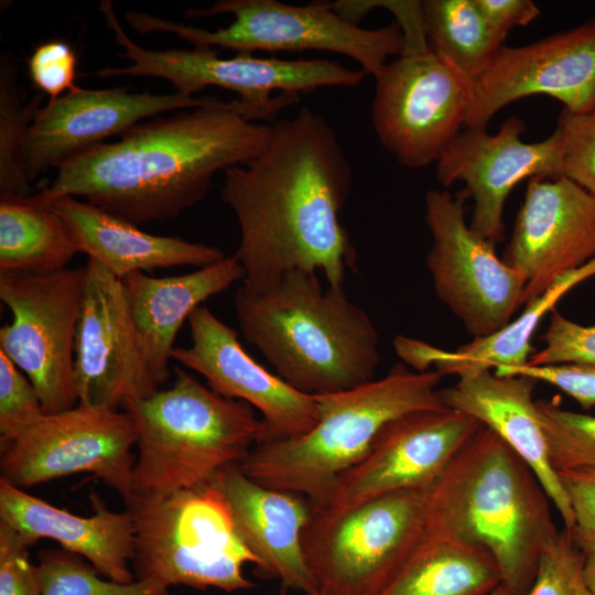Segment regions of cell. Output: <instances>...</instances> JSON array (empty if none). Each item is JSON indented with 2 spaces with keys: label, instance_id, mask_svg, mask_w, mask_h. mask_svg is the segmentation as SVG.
I'll return each mask as SVG.
<instances>
[{
  "label": "cell",
  "instance_id": "cell-42",
  "mask_svg": "<svg viewBox=\"0 0 595 595\" xmlns=\"http://www.w3.org/2000/svg\"><path fill=\"white\" fill-rule=\"evenodd\" d=\"M556 474L574 515L573 540L585 555L595 554V470Z\"/></svg>",
  "mask_w": 595,
  "mask_h": 595
},
{
  "label": "cell",
  "instance_id": "cell-37",
  "mask_svg": "<svg viewBox=\"0 0 595 595\" xmlns=\"http://www.w3.org/2000/svg\"><path fill=\"white\" fill-rule=\"evenodd\" d=\"M544 346L534 351L530 366H547L569 363L595 365V324L581 325L555 309L551 311L549 326L542 335Z\"/></svg>",
  "mask_w": 595,
  "mask_h": 595
},
{
  "label": "cell",
  "instance_id": "cell-19",
  "mask_svg": "<svg viewBox=\"0 0 595 595\" xmlns=\"http://www.w3.org/2000/svg\"><path fill=\"white\" fill-rule=\"evenodd\" d=\"M192 344L172 359L202 375L216 393L244 401L262 414L257 443L301 435L317 422L315 397L268 371L241 346L237 332L206 306L188 317Z\"/></svg>",
  "mask_w": 595,
  "mask_h": 595
},
{
  "label": "cell",
  "instance_id": "cell-31",
  "mask_svg": "<svg viewBox=\"0 0 595 595\" xmlns=\"http://www.w3.org/2000/svg\"><path fill=\"white\" fill-rule=\"evenodd\" d=\"M43 95L29 102L22 100L13 63L1 57L0 63V193L31 194L24 170V141Z\"/></svg>",
  "mask_w": 595,
  "mask_h": 595
},
{
  "label": "cell",
  "instance_id": "cell-34",
  "mask_svg": "<svg viewBox=\"0 0 595 595\" xmlns=\"http://www.w3.org/2000/svg\"><path fill=\"white\" fill-rule=\"evenodd\" d=\"M586 555L569 529L558 530L542 550L527 595H592L585 578Z\"/></svg>",
  "mask_w": 595,
  "mask_h": 595
},
{
  "label": "cell",
  "instance_id": "cell-27",
  "mask_svg": "<svg viewBox=\"0 0 595 595\" xmlns=\"http://www.w3.org/2000/svg\"><path fill=\"white\" fill-rule=\"evenodd\" d=\"M595 275V258L583 267L559 278L541 296L524 305L523 312L498 332L476 337L454 350H445L423 340L398 336L393 342L397 355L416 371L435 367L440 375L515 368L527 365L533 354L531 338L544 315L571 289Z\"/></svg>",
  "mask_w": 595,
  "mask_h": 595
},
{
  "label": "cell",
  "instance_id": "cell-23",
  "mask_svg": "<svg viewBox=\"0 0 595 595\" xmlns=\"http://www.w3.org/2000/svg\"><path fill=\"white\" fill-rule=\"evenodd\" d=\"M91 506L94 513L88 517L73 515L0 478V521L29 547L41 539L54 540L63 550L85 558L106 578L133 582L131 515L109 510L96 494H91Z\"/></svg>",
  "mask_w": 595,
  "mask_h": 595
},
{
  "label": "cell",
  "instance_id": "cell-18",
  "mask_svg": "<svg viewBox=\"0 0 595 595\" xmlns=\"http://www.w3.org/2000/svg\"><path fill=\"white\" fill-rule=\"evenodd\" d=\"M533 95L555 98L571 112L595 108V19L523 46H504L473 83L464 127L486 128L501 108Z\"/></svg>",
  "mask_w": 595,
  "mask_h": 595
},
{
  "label": "cell",
  "instance_id": "cell-38",
  "mask_svg": "<svg viewBox=\"0 0 595 595\" xmlns=\"http://www.w3.org/2000/svg\"><path fill=\"white\" fill-rule=\"evenodd\" d=\"M28 69L32 83L48 95L50 100L77 87V55L64 40L53 39L39 44L28 60Z\"/></svg>",
  "mask_w": 595,
  "mask_h": 595
},
{
  "label": "cell",
  "instance_id": "cell-46",
  "mask_svg": "<svg viewBox=\"0 0 595 595\" xmlns=\"http://www.w3.org/2000/svg\"><path fill=\"white\" fill-rule=\"evenodd\" d=\"M305 595H323V594H321V593H318V592H317V593H313V594H305Z\"/></svg>",
  "mask_w": 595,
  "mask_h": 595
},
{
  "label": "cell",
  "instance_id": "cell-20",
  "mask_svg": "<svg viewBox=\"0 0 595 595\" xmlns=\"http://www.w3.org/2000/svg\"><path fill=\"white\" fill-rule=\"evenodd\" d=\"M595 258V195L575 182L532 177L504 261L526 281L523 305Z\"/></svg>",
  "mask_w": 595,
  "mask_h": 595
},
{
  "label": "cell",
  "instance_id": "cell-44",
  "mask_svg": "<svg viewBox=\"0 0 595 595\" xmlns=\"http://www.w3.org/2000/svg\"><path fill=\"white\" fill-rule=\"evenodd\" d=\"M585 578L592 595H595V554L586 555Z\"/></svg>",
  "mask_w": 595,
  "mask_h": 595
},
{
  "label": "cell",
  "instance_id": "cell-17",
  "mask_svg": "<svg viewBox=\"0 0 595 595\" xmlns=\"http://www.w3.org/2000/svg\"><path fill=\"white\" fill-rule=\"evenodd\" d=\"M526 125L508 118L491 134L486 128H466L453 139L435 163L443 186L464 182L474 199L469 227L495 245L504 239L507 196L522 180L562 176V140L558 128L545 140L528 143Z\"/></svg>",
  "mask_w": 595,
  "mask_h": 595
},
{
  "label": "cell",
  "instance_id": "cell-36",
  "mask_svg": "<svg viewBox=\"0 0 595 595\" xmlns=\"http://www.w3.org/2000/svg\"><path fill=\"white\" fill-rule=\"evenodd\" d=\"M556 128L562 140V176L595 195V108L578 113L563 108Z\"/></svg>",
  "mask_w": 595,
  "mask_h": 595
},
{
  "label": "cell",
  "instance_id": "cell-32",
  "mask_svg": "<svg viewBox=\"0 0 595 595\" xmlns=\"http://www.w3.org/2000/svg\"><path fill=\"white\" fill-rule=\"evenodd\" d=\"M42 595H172L152 581L120 583L101 578L82 556L65 550H44L37 564Z\"/></svg>",
  "mask_w": 595,
  "mask_h": 595
},
{
  "label": "cell",
  "instance_id": "cell-15",
  "mask_svg": "<svg viewBox=\"0 0 595 595\" xmlns=\"http://www.w3.org/2000/svg\"><path fill=\"white\" fill-rule=\"evenodd\" d=\"M480 426L447 407L403 414L383 426L368 453L312 510L339 512L390 493L430 489Z\"/></svg>",
  "mask_w": 595,
  "mask_h": 595
},
{
  "label": "cell",
  "instance_id": "cell-40",
  "mask_svg": "<svg viewBox=\"0 0 595 595\" xmlns=\"http://www.w3.org/2000/svg\"><path fill=\"white\" fill-rule=\"evenodd\" d=\"M29 548L15 530L0 521V595H42Z\"/></svg>",
  "mask_w": 595,
  "mask_h": 595
},
{
  "label": "cell",
  "instance_id": "cell-5",
  "mask_svg": "<svg viewBox=\"0 0 595 595\" xmlns=\"http://www.w3.org/2000/svg\"><path fill=\"white\" fill-rule=\"evenodd\" d=\"M436 370L390 372L359 387L315 394L317 422L307 432L256 443L238 464L253 482L318 505L338 478L368 453L390 421L418 410L446 407Z\"/></svg>",
  "mask_w": 595,
  "mask_h": 595
},
{
  "label": "cell",
  "instance_id": "cell-12",
  "mask_svg": "<svg viewBox=\"0 0 595 595\" xmlns=\"http://www.w3.org/2000/svg\"><path fill=\"white\" fill-rule=\"evenodd\" d=\"M371 122L399 164L436 163L465 126L473 82L430 50L400 55L375 76Z\"/></svg>",
  "mask_w": 595,
  "mask_h": 595
},
{
  "label": "cell",
  "instance_id": "cell-3",
  "mask_svg": "<svg viewBox=\"0 0 595 595\" xmlns=\"http://www.w3.org/2000/svg\"><path fill=\"white\" fill-rule=\"evenodd\" d=\"M234 309L246 338L294 389L325 394L375 379L374 322L343 289H324L317 273L291 271L261 292L240 285Z\"/></svg>",
  "mask_w": 595,
  "mask_h": 595
},
{
  "label": "cell",
  "instance_id": "cell-11",
  "mask_svg": "<svg viewBox=\"0 0 595 595\" xmlns=\"http://www.w3.org/2000/svg\"><path fill=\"white\" fill-rule=\"evenodd\" d=\"M85 282V267L0 271V299L12 314L0 328V351L32 382L45 413L78 404L74 356Z\"/></svg>",
  "mask_w": 595,
  "mask_h": 595
},
{
  "label": "cell",
  "instance_id": "cell-8",
  "mask_svg": "<svg viewBox=\"0 0 595 595\" xmlns=\"http://www.w3.org/2000/svg\"><path fill=\"white\" fill-rule=\"evenodd\" d=\"M231 14V23L213 31L144 12H127V22L139 33L170 32L194 47H225L238 53L252 51H326L357 62L375 76L387 57L404 53V37L397 22L380 29H364L343 19L331 2L303 6L278 0H221L209 9H192L186 18Z\"/></svg>",
  "mask_w": 595,
  "mask_h": 595
},
{
  "label": "cell",
  "instance_id": "cell-4",
  "mask_svg": "<svg viewBox=\"0 0 595 595\" xmlns=\"http://www.w3.org/2000/svg\"><path fill=\"white\" fill-rule=\"evenodd\" d=\"M549 501L531 467L482 424L431 488L428 520L487 549L501 583L527 595L558 532Z\"/></svg>",
  "mask_w": 595,
  "mask_h": 595
},
{
  "label": "cell",
  "instance_id": "cell-43",
  "mask_svg": "<svg viewBox=\"0 0 595 595\" xmlns=\"http://www.w3.org/2000/svg\"><path fill=\"white\" fill-rule=\"evenodd\" d=\"M475 3L504 39L512 28L528 25L540 15V9L531 0H475Z\"/></svg>",
  "mask_w": 595,
  "mask_h": 595
},
{
  "label": "cell",
  "instance_id": "cell-24",
  "mask_svg": "<svg viewBox=\"0 0 595 595\" xmlns=\"http://www.w3.org/2000/svg\"><path fill=\"white\" fill-rule=\"evenodd\" d=\"M452 387L440 390L443 403L466 413L499 435L533 470L559 511L564 528L574 515L556 472L532 398L537 380L523 376H498L491 370L466 371Z\"/></svg>",
  "mask_w": 595,
  "mask_h": 595
},
{
  "label": "cell",
  "instance_id": "cell-39",
  "mask_svg": "<svg viewBox=\"0 0 595 595\" xmlns=\"http://www.w3.org/2000/svg\"><path fill=\"white\" fill-rule=\"evenodd\" d=\"M498 376H523L548 382L573 398L587 410L595 409V365L569 363L547 366L523 365L515 368H496Z\"/></svg>",
  "mask_w": 595,
  "mask_h": 595
},
{
  "label": "cell",
  "instance_id": "cell-16",
  "mask_svg": "<svg viewBox=\"0 0 595 595\" xmlns=\"http://www.w3.org/2000/svg\"><path fill=\"white\" fill-rule=\"evenodd\" d=\"M74 356L78 404L118 410L161 386L142 348L121 279L89 259Z\"/></svg>",
  "mask_w": 595,
  "mask_h": 595
},
{
  "label": "cell",
  "instance_id": "cell-30",
  "mask_svg": "<svg viewBox=\"0 0 595 595\" xmlns=\"http://www.w3.org/2000/svg\"><path fill=\"white\" fill-rule=\"evenodd\" d=\"M422 6L429 50L474 83L491 66L506 39L475 0H425Z\"/></svg>",
  "mask_w": 595,
  "mask_h": 595
},
{
  "label": "cell",
  "instance_id": "cell-41",
  "mask_svg": "<svg viewBox=\"0 0 595 595\" xmlns=\"http://www.w3.org/2000/svg\"><path fill=\"white\" fill-rule=\"evenodd\" d=\"M376 7L387 8L396 15L404 37L402 55L419 54L429 51L423 20L422 1H337L335 9L338 14L358 24V21Z\"/></svg>",
  "mask_w": 595,
  "mask_h": 595
},
{
  "label": "cell",
  "instance_id": "cell-7",
  "mask_svg": "<svg viewBox=\"0 0 595 595\" xmlns=\"http://www.w3.org/2000/svg\"><path fill=\"white\" fill-rule=\"evenodd\" d=\"M123 501L133 522L136 580L225 592L255 586L244 566L251 563L258 570L260 561L242 541L224 496L212 484L132 493Z\"/></svg>",
  "mask_w": 595,
  "mask_h": 595
},
{
  "label": "cell",
  "instance_id": "cell-28",
  "mask_svg": "<svg viewBox=\"0 0 595 595\" xmlns=\"http://www.w3.org/2000/svg\"><path fill=\"white\" fill-rule=\"evenodd\" d=\"M501 582L487 549L426 520L420 540L379 595H490Z\"/></svg>",
  "mask_w": 595,
  "mask_h": 595
},
{
  "label": "cell",
  "instance_id": "cell-9",
  "mask_svg": "<svg viewBox=\"0 0 595 595\" xmlns=\"http://www.w3.org/2000/svg\"><path fill=\"white\" fill-rule=\"evenodd\" d=\"M116 43L123 48L119 55L131 64L105 67L96 75L150 76L167 80L175 93L194 97L206 87H220L237 93L245 105L262 111L273 123L281 109L300 100V94L322 87L359 85L366 73L329 60L262 58L251 53L221 57L213 48L147 50L136 44L123 31L110 0L99 6Z\"/></svg>",
  "mask_w": 595,
  "mask_h": 595
},
{
  "label": "cell",
  "instance_id": "cell-6",
  "mask_svg": "<svg viewBox=\"0 0 595 595\" xmlns=\"http://www.w3.org/2000/svg\"><path fill=\"white\" fill-rule=\"evenodd\" d=\"M122 410L138 432L132 493L207 484L221 468L239 464L261 430L250 404L216 393L180 367L172 387Z\"/></svg>",
  "mask_w": 595,
  "mask_h": 595
},
{
  "label": "cell",
  "instance_id": "cell-2",
  "mask_svg": "<svg viewBox=\"0 0 595 595\" xmlns=\"http://www.w3.org/2000/svg\"><path fill=\"white\" fill-rule=\"evenodd\" d=\"M239 99L137 123L120 140L101 143L57 167L40 194L85 198L140 225L171 219L208 193L214 175L246 165L268 145L272 123Z\"/></svg>",
  "mask_w": 595,
  "mask_h": 595
},
{
  "label": "cell",
  "instance_id": "cell-13",
  "mask_svg": "<svg viewBox=\"0 0 595 595\" xmlns=\"http://www.w3.org/2000/svg\"><path fill=\"white\" fill-rule=\"evenodd\" d=\"M466 190L455 196L430 190L425 220L432 236L426 255L436 296L476 337L491 335L523 305V277L495 251V244L476 234L465 220Z\"/></svg>",
  "mask_w": 595,
  "mask_h": 595
},
{
  "label": "cell",
  "instance_id": "cell-35",
  "mask_svg": "<svg viewBox=\"0 0 595 595\" xmlns=\"http://www.w3.org/2000/svg\"><path fill=\"white\" fill-rule=\"evenodd\" d=\"M32 382L0 351V442L6 447L44 414Z\"/></svg>",
  "mask_w": 595,
  "mask_h": 595
},
{
  "label": "cell",
  "instance_id": "cell-22",
  "mask_svg": "<svg viewBox=\"0 0 595 595\" xmlns=\"http://www.w3.org/2000/svg\"><path fill=\"white\" fill-rule=\"evenodd\" d=\"M208 483L221 493L242 541L259 559L260 575L305 594L317 593L302 541L312 516L309 499L262 486L238 464L221 468Z\"/></svg>",
  "mask_w": 595,
  "mask_h": 595
},
{
  "label": "cell",
  "instance_id": "cell-21",
  "mask_svg": "<svg viewBox=\"0 0 595 595\" xmlns=\"http://www.w3.org/2000/svg\"><path fill=\"white\" fill-rule=\"evenodd\" d=\"M216 98L188 97L178 93H130L127 87L86 89L76 87L48 100L30 123L24 141V170L30 182L51 167L122 134L140 120L175 109L217 102Z\"/></svg>",
  "mask_w": 595,
  "mask_h": 595
},
{
  "label": "cell",
  "instance_id": "cell-26",
  "mask_svg": "<svg viewBox=\"0 0 595 595\" xmlns=\"http://www.w3.org/2000/svg\"><path fill=\"white\" fill-rule=\"evenodd\" d=\"M242 279L234 256L181 275L134 272L121 279L142 348L161 387L170 378L169 361L184 322L203 302Z\"/></svg>",
  "mask_w": 595,
  "mask_h": 595
},
{
  "label": "cell",
  "instance_id": "cell-10",
  "mask_svg": "<svg viewBox=\"0 0 595 595\" xmlns=\"http://www.w3.org/2000/svg\"><path fill=\"white\" fill-rule=\"evenodd\" d=\"M430 491H394L339 512L312 510L302 541L318 593L379 595L425 529Z\"/></svg>",
  "mask_w": 595,
  "mask_h": 595
},
{
  "label": "cell",
  "instance_id": "cell-25",
  "mask_svg": "<svg viewBox=\"0 0 595 595\" xmlns=\"http://www.w3.org/2000/svg\"><path fill=\"white\" fill-rule=\"evenodd\" d=\"M48 203L66 224L78 252L86 253L118 279L173 267L198 269L226 257L214 246L145 232L73 196L56 197Z\"/></svg>",
  "mask_w": 595,
  "mask_h": 595
},
{
  "label": "cell",
  "instance_id": "cell-29",
  "mask_svg": "<svg viewBox=\"0 0 595 595\" xmlns=\"http://www.w3.org/2000/svg\"><path fill=\"white\" fill-rule=\"evenodd\" d=\"M76 253L66 224L40 192L0 193V271L55 272Z\"/></svg>",
  "mask_w": 595,
  "mask_h": 595
},
{
  "label": "cell",
  "instance_id": "cell-45",
  "mask_svg": "<svg viewBox=\"0 0 595 595\" xmlns=\"http://www.w3.org/2000/svg\"><path fill=\"white\" fill-rule=\"evenodd\" d=\"M490 595H512V594L502 583H500Z\"/></svg>",
  "mask_w": 595,
  "mask_h": 595
},
{
  "label": "cell",
  "instance_id": "cell-33",
  "mask_svg": "<svg viewBox=\"0 0 595 595\" xmlns=\"http://www.w3.org/2000/svg\"><path fill=\"white\" fill-rule=\"evenodd\" d=\"M536 405L553 469L595 470V415L564 409L556 399Z\"/></svg>",
  "mask_w": 595,
  "mask_h": 595
},
{
  "label": "cell",
  "instance_id": "cell-14",
  "mask_svg": "<svg viewBox=\"0 0 595 595\" xmlns=\"http://www.w3.org/2000/svg\"><path fill=\"white\" fill-rule=\"evenodd\" d=\"M138 432L130 413L83 404L42 414L1 448L0 478L29 488L91 473L122 497L132 493Z\"/></svg>",
  "mask_w": 595,
  "mask_h": 595
},
{
  "label": "cell",
  "instance_id": "cell-1",
  "mask_svg": "<svg viewBox=\"0 0 595 595\" xmlns=\"http://www.w3.org/2000/svg\"><path fill=\"white\" fill-rule=\"evenodd\" d=\"M353 170L333 127L307 107L278 119L266 149L225 171L221 201L240 231L242 286L261 292L291 271L321 272L343 289L357 252L340 213Z\"/></svg>",
  "mask_w": 595,
  "mask_h": 595
}]
</instances>
